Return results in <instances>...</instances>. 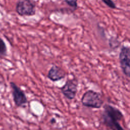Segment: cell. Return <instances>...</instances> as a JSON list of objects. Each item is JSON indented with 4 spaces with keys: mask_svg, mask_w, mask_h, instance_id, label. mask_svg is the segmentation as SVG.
<instances>
[{
    "mask_svg": "<svg viewBox=\"0 0 130 130\" xmlns=\"http://www.w3.org/2000/svg\"><path fill=\"white\" fill-rule=\"evenodd\" d=\"M103 123L110 130H125L120 124L119 121L123 118L121 111L109 104L103 107L101 115Z\"/></svg>",
    "mask_w": 130,
    "mask_h": 130,
    "instance_id": "1",
    "label": "cell"
},
{
    "mask_svg": "<svg viewBox=\"0 0 130 130\" xmlns=\"http://www.w3.org/2000/svg\"><path fill=\"white\" fill-rule=\"evenodd\" d=\"M81 102L84 106L94 109L101 108L104 103L101 94L92 90L86 91L83 94Z\"/></svg>",
    "mask_w": 130,
    "mask_h": 130,
    "instance_id": "2",
    "label": "cell"
},
{
    "mask_svg": "<svg viewBox=\"0 0 130 130\" xmlns=\"http://www.w3.org/2000/svg\"><path fill=\"white\" fill-rule=\"evenodd\" d=\"M15 10L21 16H31L36 14V5L35 2L29 0H21L17 2Z\"/></svg>",
    "mask_w": 130,
    "mask_h": 130,
    "instance_id": "3",
    "label": "cell"
},
{
    "mask_svg": "<svg viewBox=\"0 0 130 130\" xmlns=\"http://www.w3.org/2000/svg\"><path fill=\"white\" fill-rule=\"evenodd\" d=\"M10 85L14 103L18 107H23L27 103V99L24 92L14 82H11Z\"/></svg>",
    "mask_w": 130,
    "mask_h": 130,
    "instance_id": "4",
    "label": "cell"
},
{
    "mask_svg": "<svg viewBox=\"0 0 130 130\" xmlns=\"http://www.w3.org/2000/svg\"><path fill=\"white\" fill-rule=\"evenodd\" d=\"M119 59L123 73L130 78V48L122 46L119 55Z\"/></svg>",
    "mask_w": 130,
    "mask_h": 130,
    "instance_id": "5",
    "label": "cell"
},
{
    "mask_svg": "<svg viewBox=\"0 0 130 130\" xmlns=\"http://www.w3.org/2000/svg\"><path fill=\"white\" fill-rule=\"evenodd\" d=\"M62 94L67 99L72 100L75 99L78 91V81L76 79L68 80L60 88Z\"/></svg>",
    "mask_w": 130,
    "mask_h": 130,
    "instance_id": "6",
    "label": "cell"
},
{
    "mask_svg": "<svg viewBox=\"0 0 130 130\" xmlns=\"http://www.w3.org/2000/svg\"><path fill=\"white\" fill-rule=\"evenodd\" d=\"M66 73L60 67L53 65L48 71L47 77L53 82L58 81L65 78Z\"/></svg>",
    "mask_w": 130,
    "mask_h": 130,
    "instance_id": "7",
    "label": "cell"
},
{
    "mask_svg": "<svg viewBox=\"0 0 130 130\" xmlns=\"http://www.w3.org/2000/svg\"><path fill=\"white\" fill-rule=\"evenodd\" d=\"M7 54V48L4 40L0 37V56H6Z\"/></svg>",
    "mask_w": 130,
    "mask_h": 130,
    "instance_id": "8",
    "label": "cell"
},
{
    "mask_svg": "<svg viewBox=\"0 0 130 130\" xmlns=\"http://www.w3.org/2000/svg\"><path fill=\"white\" fill-rule=\"evenodd\" d=\"M67 5H68L69 7L73 9V11H75L78 8V4L77 1H63Z\"/></svg>",
    "mask_w": 130,
    "mask_h": 130,
    "instance_id": "9",
    "label": "cell"
},
{
    "mask_svg": "<svg viewBox=\"0 0 130 130\" xmlns=\"http://www.w3.org/2000/svg\"><path fill=\"white\" fill-rule=\"evenodd\" d=\"M102 2L104 4H105V5H106L108 7L111 9H115L116 7L114 3L111 0H103Z\"/></svg>",
    "mask_w": 130,
    "mask_h": 130,
    "instance_id": "10",
    "label": "cell"
}]
</instances>
